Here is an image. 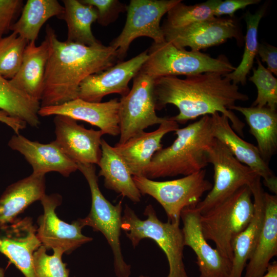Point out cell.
I'll return each mask as SVG.
<instances>
[{"label": "cell", "mask_w": 277, "mask_h": 277, "mask_svg": "<svg viewBox=\"0 0 277 277\" xmlns=\"http://www.w3.org/2000/svg\"><path fill=\"white\" fill-rule=\"evenodd\" d=\"M265 13L264 9L254 14L248 12L245 15L246 23V34L245 37V48L241 62L232 72L225 75L236 85H245L247 76L253 67L254 60L258 54L259 42L258 30L261 19Z\"/></svg>", "instance_id": "4dcf8cb0"}, {"label": "cell", "mask_w": 277, "mask_h": 277, "mask_svg": "<svg viewBox=\"0 0 277 277\" xmlns=\"http://www.w3.org/2000/svg\"><path fill=\"white\" fill-rule=\"evenodd\" d=\"M162 29L166 41L180 49L189 47L192 51L223 44L230 38L239 43L243 39L238 23L231 18L215 17L180 28Z\"/></svg>", "instance_id": "4fadbf2b"}, {"label": "cell", "mask_w": 277, "mask_h": 277, "mask_svg": "<svg viewBox=\"0 0 277 277\" xmlns=\"http://www.w3.org/2000/svg\"><path fill=\"white\" fill-rule=\"evenodd\" d=\"M174 132L175 140L171 145L154 154L144 177L152 180L187 176L208 166L207 150L214 138L210 115L203 116Z\"/></svg>", "instance_id": "3957f363"}, {"label": "cell", "mask_w": 277, "mask_h": 277, "mask_svg": "<svg viewBox=\"0 0 277 277\" xmlns=\"http://www.w3.org/2000/svg\"><path fill=\"white\" fill-rule=\"evenodd\" d=\"M140 71L154 80L159 77L195 75L208 72L226 74L235 69L224 55L217 58L200 51L178 48L167 41L153 43Z\"/></svg>", "instance_id": "8992f818"}, {"label": "cell", "mask_w": 277, "mask_h": 277, "mask_svg": "<svg viewBox=\"0 0 277 277\" xmlns=\"http://www.w3.org/2000/svg\"><path fill=\"white\" fill-rule=\"evenodd\" d=\"M119 109L117 98L95 103L78 98L60 105L41 107L38 115H65L97 127L104 134L116 136L120 134Z\"/></svg>", "instance_id": "d6986e66"}, {"label": "cell", "mask_w": 277, "mask_h": 277, "mask_svg": "<svg viewBox=\"0 0 277 277\" xmlns=\"http://www.w3.org/2000/svg\"><path fill=\"white\" fill-rule=\"evenodd\" d=\"M64 13L62 19L67 26L66 42L87 46L101 43L93 35L91 25L96 21L97 13L91 5L84 4L77 0L62 1Z\"/></svg>", "instance_id": "f1b7e54d"}, {"label": "cell", "mask_w": 277, "mask_h": 277, "mask_svg": "<svg viewBox=\"0 0 277 277\" xmlns=\"http://www.w3.org/2000/svg\"><path fill=\"white\" fill-rule=\"evenodd\" d=\"M140 277H148V276H144V275H141V276H140Z\"/></svg>", "instance_id": "7bdbcfd3"}, {"label": "cell", "mask_w": 277, "mask_h": 277, "mask_svg": "<svg viewBox=\"0 0 277 277\" xmlns=\"http://www.w3.org/2000/svg\"><path fill=\"white\" fill-rule=\"evenodd\" d=\"M0 277H5V270L2 267H0Z\"/></svg>", "instance_id": "b9f144b4"}, {"label": "cell", "mask_w": 277, "mask_h": 277, "mask_svg": "<svg viewBox=\"0 0 277 277\" xmlns=\"http://www.w3.org/2000/svg\"><path fill=\"white\" fill-rule=\"evenodd\" d=\"M181 1L167 13L163 28L176 29L216 17L214 12L220 0H208L193 5H187Z\"/></svg>", "instance_id": "1f68e13d"}, {"label": "cell", "mask_w": 277, "mask_h": 277, "mask_svg": "<svg viewBox=\"0 0 277 277\" xmlns=\"http://www.w3.org/2000/svg\"><path fill=\"white\" fill-rule=\"evenodd\" d=\"M49 46L45 40L39 46L35 42H28L24 50L21 67L10 84L29 96L41 101L48 58Z\"/></svg>", "instance_id": "cb8c5ba5"}, {"label": "cell", "mask_w": 277, "mask_h": 277, "mask_svg": "<svg viewBox=\"0 0 277 277\" xmlns=\"http://www.w3.org/2000/svg\"><path fill=\"white\" fill-rule=\"evenodd\" d=\"M264 218L254 250L245 267L244 277H261L277 255V196L264 193Z\"/></svg>", "instance_id": "603a6c76"}, {"label": "cell", "mask_w": 277, "mask_h": 277, "mask_svg": "<svg viewBox=\"0 0 277 277\" xmlns=\"http://www.w3.org/2000/svg\"><path fill=\"white\" fill-rule=\"evenodd\" d=\"M147 219L142 220L127 204L122 217L121 229L134 248L145 238L153 240L164 251L169 267L167 277H189L183 262L184 236L179 225L160 220L153 206L144 210Z\"/></svg>", "instance_id": "5b68a950"}, {"label": "cell", "mask_w": 277, "mask_h": 277, "mask_svg": "<svg viewBox=\"0 0 277 277\" xmlns=\"http://www.w3.org/2000/svg\"><path fill=\"white\" fill-rule=\"evenodd\" d=\"M28 42L12 32L9 35L0 37V75L12 79L18 72Z\"/></svg>", "instance_id": "d6a6232c"}, {"label": "cell", "mask_w": 277, "mask_h": 277, "mask_svg": "<svg viewBox=\"0 0 277 277\" xmlns=\"http://www.w3.org/2000/svg\"><path fill=\"white\" fill-rule=\"evenodd\" d=\"M258 54L267 65V69L277 75V48L267 43L259 44Z\"/></svg>", "instance_id": "f35d334b"}, {"label": "cell", "mask_w": 277, "mask_h": 277, "mask_svg": "<svg viewBox=\"0 0 277 277\" xmlns=\"http://www.w3.org/2000/svg\"><path fill=\"white\" fill-rule=\"evenodd\" d=\"M258 176L249 186L253 198L254 213L246 228L235 238L232 244L233 259L230 277H242L246 264L256 245L264 218V191Z\"/></svg>", "instance_id": "7402d4cb"}, {"label": "cell", "mask_w": 277, "mask_h": 277, "mask_svg": "<svg viewBox=\"0 0 277 277\" xmlns=\"http://www.w3.org/2000/svg\"><path fill=\"white\" fill-rule=\"evenodd\" d=\"M132 178L141 194L155 199L165 210L168 221L177 225H180L182 211L195 207L204 193L212 187V184L206 179L205 169L166 181H156L144 176H132Z\"/></svg>", "instance_id": "ba28073f"}, {"label": "cell", "mask_w": 277, "mask_h": 277, "mask_svg": "<svg viewBox=\"0 0 277 277\" xmlns=\"http://www.w3.org/2000/svg\"><path fill=\"white\" fill-rule=\"evenodd\" d=\"M154 84V78L140 70L133 78L129 92L119 100L120 137L117 143L123 144L146 128L168 119L156 114Z\"/></svg>", "instance_id": "30bf717a"}, {"label": "cell", "mask_w": 277, "mask_h": 277, "mask_svg": "<svg viewBox=\"0 0 277 277\" xmlns=\"http://www.w3.org/2000/svg\"><path fill=\"white\" fill-rule=\"evenodd\" d=\"M261 277H277V262L270 263L266 273Z\"/></svg>", "instance_id": "60d3db41"}, {"label": "cell", "mask_w": 277, "mask_h": 277, "mask_svg": "<svg viewBox=\"0 0 277 277\" xmlns=\"http://www.w3.org/2000/svg\"><path fill=\"white\" fill-rule=\"evenodd\" d=\"M260 0H226L217 4L214 12L215 17H220L223 15L233 17L234 13L239 9H244L248 6L256 4Z\"/></svg>", "instance_id": "74e56055"}, {"label": "cell", "mask_w": 277, "mask_h": 277, "mask_svg": "<svg viewBox=\"0 0 277 277\" xmlns=\"http://www.w3.org/2000/svg\"><path fill=\"white\" fill-rule=\"evenodd\" d=\"M54 140L62 151L76 163L98 164L101 156V130L88 129L67 116L56 115Z\"/></svg>", "instance_id": "9a60e30c"}, {"label": "cell", "mask_w": 277, "mask_h": 277, "mask_svg": "<svg viewBox=\"0 0 277 277\" xmlns=\"http://www.w3.org/2000/svg\"><path fill=\"white\" fill-rule=\"evenodd\" d=\"M0 122L11 128L16 134H19L21 130L24 129L27 123L18 118L9 115L6 112L0 109Z\"/></svg>", "instance_id": "ab89813d"}, {"label": "cell", "mask_w": 277, "mask_h": 277, "mask_svg": "<svg viewBox=\"0 0 277 277\" xmlns=\"http://www.w3.org/2000/svg\"><path fill=\"white\" fill-rule=\"evenodd\" d=\"M80 2L96 9V21L103 26H107L114 22L120 13L127 9V6L118 0H81Z\"/></svg>", "instance_id": "d590c367"}, {"label": "cell", "mask_w": 277, "mask_h": 277, "mask_svg": "<svg viewBox=\"0 0 277 277\" xmlns=\"http://www.w3.org/2000/svg\"><path fill=\"white\" fill-rule=\"evenodd\" d=\"M258 67L253 68V74L249 80L256 86L257 96L251 106L266 107L276 110L277 104V80L256 57Z\"/></svg>", "instance_id": "836d02e7"}, {"label": "cell", "mask_w": 277, "mask_h": 277, "mask_svg": "<svg viewBox=\"0 0 277 277\" xmlns=\"http://www.w3.org/2000/svg\"><path fill=\"white\" fill-rule=\"evenodd\" d=\"M207 157L208 163L213 167L214 184L205 198L195 206L201 214L223 202L242 186H249L259 176L240 162L215 138L207 150Z\"/></svg>", "instance_id": "9c48e42d"}, {"label": "cell", "mask_w": 277, "mask_h": 277, "mask_svg": "<svg viewBox=\"0 0 277 277\" xmlns=\"http://www.w3.org/2000/svg\"><path fill=\"white\" fill-rule=\"evenodd\" d=\"M49 46L41 107L60 105L78 98L79 87L88 76L120 62L117 50L102 43L87 46L62 42L49 25L45 38Z\"/></svg>", "instance_id": "7a4b0ae2"}, {"label": "cell", "mask_w": 277, "mask_h": 277, "mask_svg": "<svg viewBox=\"0 0 277 277\" xmlns=\"http://www.w3.org/2000/svg\"><path fill=\"white\" fill-rule=\"evenodd\" d=\"M23 7L22 0H0V37L10 30Z\"/></svg>", "instance_id": "8d00e7d4"}, {"label": "cell", "mask_w": 277, "mask_h": 277, "mask_svg": "<svg viewBox=\"0 0 277 277\" xmlns=\"http://www.w3.org/2000/svg\"><path fill=\"white\" fill-rule=\"evenodd\" d=\"M178 128V123L168 117L156 130L148 132L144 131L123 144H116L113 147L132 176H143L154 154L163 148L161 141L164 136Z\"/></svg>", "instance_id": "44dd1931"}, {"label": "cell", "mask_w": 277, "mask_h": 277, "mask_svg": "<svg viewBox=\"0 0 277 277\" xmlns=\"http://www.w3.org/2000/svg\"><path fill=\"white\" fill-rule=\"evenodd\" d=\"M101 156L98 176L104 178V186L133 202H139L142 194L136 187L130 171L113 147L102 139Z\"/></svg>", "instance_id": "484cf974"}, {"label": "cell", "mask_w": 277, "mask_h": 277, "mask_svg": "<svg viewBox=\"0 0 277 277\" xmlns=\"http://www.w3.org/2000/svg\"><path fill=\"white\" fill-rule=\"evenodd\" d=\"M0 252L5 255L25 277H36L33 258L42 245L36 235L37 227L30 217L17 219L0 227Z\"/></svg>", "instance_id": "e0dca14e"}, {"label": "cell", "mask_w": 277, "mask_h": 277, "mask_svg": "<svg viewBox=\"0 0 277 277\" xmlns=\"http://www.w3.org/2000/svg\"><path fill=\"white\" fill-rule=\"evenodd\" d=\"M210 116L214 138L224 145L240 162L263 178L264 185L276 195V177L261 157L257 147L241 138L225 115L217 112Z\"/></svg>", "instance_id": "ac0fdd59"}, {"label": "cell", "mask_w": 277, "mask_h": 277, "mask_svg": "<svg viewBox=\"0 0 277 277\" xmlns=\"http://www.w3.org/2000/svg\"><path fill=\"white\" fill-rule=\"evenodd\" d=\"M229 110L241 113L250 132L257 142V148L263 160L268 164L277 150V113L268 107L233 106Z\"/></svg>", "instance_id": "4316f807"}, {"label": "cell", "mask_w": 277, "mask_h": 277, "mask_svg": "<svg viewBox=\"0 0 277 277\" xmlns=\"http://www.w3.org/2000/svg\"><path fill=\"white\" fill-rule=\"evenodd\" d=\"M8 146L25 157L32 166L33 174L45 175L54 171L68 177L78 170L77 163L62 151L55 141L42 144L15 134L10 139Z\"/></svg>", "instance_id": "ffe728a7"}, {"label": "cell", "mask_w": 277, "mask_h": 277, "mask_svg": "<svg viewBox=\"0 0 277 277\" xmlns=\"http://www.w3.org/2000/svg\"><path fill=\"white\" fill-rule=\"evenodd\" d=\"M64 7L57 0H28L10 30L28 42H35L45 23L53 16L62 19Z\"/></svg>", "instance_id": "83f0119b"}, {"label": "cell", "mask_w": 277, "mask_h": 277, "mask_svg": "<svg viewBox=\"0 0 277 277\" xmlns=\"http://www.w3.org/2000/svg\"><path fill=\"white\" fill-rule=\"evenodd\" d=\"M47 250L42 245L34 253L33 264L36 277H69V271L62 259L64 252L54 249L53 255H49Z\"/></svg>", "instance_id": "e575fe53"}, {"label": "cell", "mask_w": 277, "mask_h": 277, "mask_svg": "<svg viewBox=\"0 0 277 277\" xmlns=\"http://www.w3.org/2000/svg\"><path fill=\"white\" fill-rule=\"evenodd\" d=\"M254 213L252 194L245 185L231 196L201 214L203 234L213 241L216 249L231 262L232 244L236 236L248 225Z\"/></svg>", "instance_id": "277c9868"}, {"label": "cell", "mask_w": 277, "mask_h": 277, "mask_svg": "<svg viewBox=\"0 0 277 277\" xmlns=\"http://www.w3.org/2000/svg\"><path fill=\"white\" fill-rule=\"evenodd\" d=\"M154 93L156 110L168 104L177 108L179 113L170 117L177 123L218 112L227 117L235 132L243 135L245 124L229 108L237 102L248 101L249 97L225 74L208 72L184 79L175 76L159 77L154 80Z\"/></svg>", "instance_id": "6da1fadb"}, {"label": "cell", "mask_w": 277, "mask_h": 277, "mask_svg": "<svg viewBox=\"0 0 277 277\" xmlns=\"http://www.w3.org/2000/svg\"><path fill=\"white\" fill-rule=\"evenodd\" d=\"M200 216L195 207L186 208L181 213L184 245L196 254L199 277H230L232 262L208 243L202 231Z\"/></svg>", "instance_id": "2e32d148"}, {"label": "cell", "mask_w": 277, "mask_h": 277, "mask_svg": "<svg viewBox=\"0 0 277 277\" xmlns=\"http://www.w3.org/2000/svg\"><path fill=\"white\" fill-rule=\"evenodd\" d=\"M45 175L32 173L9 185L0 197V227L13 222L30 205L45 194Z\"/></svg>", "instance_id": "d4e9b609"}, {"label": "cell", "mask_w": 277, "mask_h": 277, "mask_svg": "<svg viewBox=\"0 0 277 277\" xmlns=\"http://www.w3.org/2000/svg\"><path fill=\"white\" fill-rule=\"evenodd\" d=\"M78 170L86 178L91 194V207L88 215L80 219L84 227L88 226L105 236L112 251L116 277H129L131 266L124 260L120 237L121 231L122 201L115 205L101 192L94 164L77 163Z\"/></svg>", "instance_id": "52a82bcc"}, {"label": "cell", "mask_w": 277, "mask_h": 277, "mask_svg": "<svg viewBox=\"0 0 277 277\" xmlns=\"http://www.w3.org/2000/svg\"><path fill=\"white\" fill-rule=\"evenodd\" d=\"M41 202L44 213L37 219L38 228L36 235L42 245L47 249H60L64 253L70 254L93 240L82 233L84 226L80 219L68 224L57 216L55 209L62 202L60 194H45Z\"/></svg>", "instance_id": "7c38bea8"}, {"label": "cell", "mask_w": 277, "mask_h": 277, "mask_svg": "<svg viewBox=\"0 0 277 277\" xmlns=\"http://www.w3.org/2000/svg\"><path fill=\"white\" fill-rule=\"evenodd\" d=\"M148 58V50L127 61L85 78L79 87L78 98L99 103L108 94L117 93L122 97L130 91L129 83L141 70Z\"/></svg>", "instance_id": "5bb4252c"}, {"label": "cell", "mask_w": 277, "mask_h": 277, "mask_svg": "<svg viewBox=\"0 0 277 277\" xmlns=\"http://www.w3.org/2000/svg\"><path fill=\"white\" fill-rule=\"evenodd\" d=\"M181 0H131L127 6V18L119 35L110 43L123 61L133 41L141 36L155 43L165 41L160 22L164 14Z\"/></svg>", "instance_id": "8fae6325"}, {"label": "cell", "mask_w": 277, "mask_h": 277, "mask_svg": "<svg viewBox=\"0 0 277 277\" xmlns=\"http://www.w3.org/2000/svg\"><path fill=\"white\" fill-rule=\"evenodd\" d=\"M40 101L18 90L10 84L9 80L0 75L1 110L31 126L37 127L40 124Z\"/></svg>", "instance_id": "f546056e"}]
</instances>
